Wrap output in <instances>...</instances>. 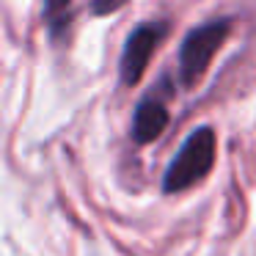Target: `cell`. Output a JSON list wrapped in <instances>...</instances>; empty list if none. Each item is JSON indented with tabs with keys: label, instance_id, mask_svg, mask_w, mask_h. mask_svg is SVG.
<instances>
[{
	"label": "cell",
	"instance_id": "1",
	"mask_svg": "<svg viewBox=\"0 0 256 256\" xmlns=\"http://www.w3.org/2000/svg\"><path fill=\"white\" fill-rule=\"evenodd\" d=\"M212 162H215V132L212 127H196L168 162L162 174V190L179 193V190L193 188L210 174Z\"/></svg>",
	"mask_w": 256,
	"mask_h": 256
},
{
	"label": "cell",
	"instance_id": "2",
	"mask_svg": "<svg viewBox=\"0 0 256 256\" xmlns=\"http://www.w3.org/2000/svg\"><path fill=\"white\" fill-rule=\"evenodd\" d=\"M228 30H232V20L218 17L210 22L193 28L179 44V80L184 88L196 86L201 80V74L206 72L212 56L220 50V44L226 42Z\"/></svg>",
	"mask_w": 256,
	"mask_h": 256
},
{
	"label": "cell",
	"instance_id": "3",
	"mask_svg": "<svg viewBox=\"0 0 256 256\" xmlns=\"http://www.w3.org/2000/svg\"><path fill=\"white\" fill-rule=\"evenodd\" d=\"M166 34H168V25L162 20H146L138 28L130 30L122 50V61H118V74H122L124 86H135L140 80L144 69L149 66L152 52L157 50V44L162 42Z\"/></svg>",
	"mask_w": 256,
	"mask_h": 256
},
{
	"label": "cell",
	"instance_id": "4",
	"mask_svg": "<svg viewBox=\"0 0 256 256\" xmlns=\"http://www.w3.org/2000/svg\"><path fill=\"white\" fill-rule=\"evenodd\" d=\"M168 127V110L160 100L154 96H144V100L135 105L132 113V140L135 144H152L162 130Z\"/></svg>",
	"mask_w": 256,
	"mask_h": 256
},
{
	"label": "cell",
	"instance_id": "5",
	"mask_svg": "<svg viewBox=\"0 0 256 256\" xmlns=\"http://www.w3.org/2000/svg\"><path fill=\"white\" fill-rule=\"evenodd\" d=\"M69 17H72V12H69L64 3H50V6H44V22H47V28H50L52 39L61 36V30L69 25Z\"/></svg>",
	"mask_w": 256,
	"mask_h": 256
}]
</instances>
